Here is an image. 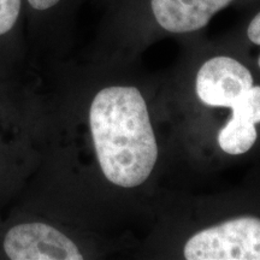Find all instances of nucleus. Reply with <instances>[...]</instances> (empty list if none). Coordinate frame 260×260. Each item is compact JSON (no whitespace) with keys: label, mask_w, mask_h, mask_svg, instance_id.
<instances>
[{"label":"nucleus","mask_w":260,"mask_h":260,"mask_svg":"<svg viewBox=\"0 0 260 260\" xmlns=\"http://www.w3.org/2000/svg\"><path fill=\"white\" fill-rule=\"evenodd\" d=\"M83 0H24L29 73L51 65L70 45L74 21Z\"/></svg>","instance_id":"obj_4"},{"label":"nucleus","mask_w":260,"mask_h":260,"mask_svg":"<svg viewBox=\"0 0 260 260\" xmlns=\"http://www.w3.org/2000/svg\"><path fill=\"white\" fill-rule=\"evenodd\" d=\"M29 76L24 0H0V81L23 86Z\"/></svg>","instance_id":"obj_7"},{"label":"nucleus","mask_w":260,"mask_h":260,"mask_svg":"<svg viewBox=\"0 0 260 260\" xmlns=\"http://www.w3.org/2000/svg\"><path fill=\"white\" fill-rule=\"evenodd\" d=\"M255 82L254 74L245 61L229 54H214L200 65L195 92L205 105L230 109Z\"/></svg>","instance_id":"obj_6"},{"label":"nucleus","mask_w":260,"mask_h":260,"mask_svg":"<svg viewBox=\"0 0 260 260\" xmlns=\"http://www.w3.org/2000/svg\"><path fill=\"white\" fill-rule=\"evenodd\" d=\"M260 140V125L237 113H232L218 134V145L224 153L243 155L251 152Z\"/></svg>","instance_id":"obj_8"},{"label":"nucleus","mask_w":260,"mask_h":260,"mask_svg":"<svg viewBox=\"0 0 260 260\" xmlns=\"http://www.w3.org/2000/svg\"><path fill=\"white\" fill-rule=\"evenodd\" d=\"M46 214L14 206L0 219V260H82L93 254L81 233Z\"/></svg>","instance_id":"obj_2"},{"label":"nucleus","mask_w":260,"mask_h":260,"mask_svg":"<svg viewBox=\"0 0 260 260\" xmlns=\"http://www.w3.org/2000/svg\"><path fill=\"white\" fill-rule=\"evenodd\" d=\"M259 0H116L106 40L147 39L161 34H194L235 3Z\"/></svg>","instance_id":"obj_1"},{"label":"nucleus","mask_w":260,"mask_h":260,"mask_svg":"<svg viewBox=\"0 0 260 260\" xmlns=\"http://www.w3.org/2000/svg\"><path fill=\"white\" fill-rule=\"evenodd\" d=\"M37 164L24 84L0 81V219L18 201Z\"/></svg>","instance_id":"obj_3"},{"label":"nucleus","mask_w":260,"mask_h":260,"mask_svg":"<svg viewBox=\"0 0 260 260\" xmlns=\"http://www.w3.org/2000/svg\"><path fill=\"white\" fill-rule=\"evenodd\" d=\"M183 258L260 260V214H241L199 230L183 246Z\"/></svg>","instance_id":"obj_5"}]
</instances>
